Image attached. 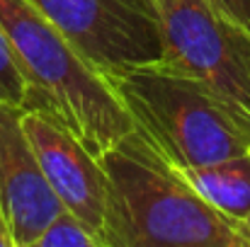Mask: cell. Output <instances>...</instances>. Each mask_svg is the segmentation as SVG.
Returning a JSON list of instances; mask_svg holds the SVG:
<instances>
[{"mask_svg": "<svg viewBox=\"0 0 250 247\" xmlns=\"http://www.w3.org/2000/svg\"><path fill=\"white\" fill-rule=\"evenodd\" d=\"M100 163L107 172L104 247H246L236 223L211 209L139 129Z\"/></svg>", "mask_w": 250, "mask_h": 247, "instance_id": "1", "label": "cell"}, {"mask_svg": "<svg viewBox=\"0 0 250 247\" xmlns=\"http://www.w3.org/2000/svg\"><path fill=\"white\" fill-rule=\"evenodd\" d=\"M0 24L27 78L24 107L59 116L97 158L136 129L114 85L37 7L0 0Z\"/></svg>", "mask_w": 250, "mask_h": 247, "instance_id": "2", "label": "cell"}, {"mask_svg": "<svg viewBox=\"0 0 250 247\" xmlns=\"http://www.w3.org/2000/svg\"><path fill=\"white\" fill-rule=\"evenodd\" d=\"M112 85L136 129L175 170L250 153V119L187 73L151 63Z\"/></svg>", "mask_w": 250, "mask_h": 247, "instance_id": "3", "label": "cell"}, {"mask_svg": "<svg viewBox=\"0 0 250 247\" xmlns=\"http://www.w3.org/2000/svg\"><path fill=\"white\" fill-rule=\"evenodd\" d=\"M85 58L114 82L163 61L158 0H27Z\"/></svg>", "mask_w": 250, "mask_h": 247, "instance_id": "4", "label": "cell"}, {"mask_svg": "<svg viewBox=\"0 0 250 247\" xmlns=\"http://www.w3.org/2000/svg\"><path fill=\"white\" fill-rule=\"evenodd\" d=\"M163 61L187 73L250 119V32L209 0H158Z\"/></svg>", "mask_w": 250, "mask_h": 247, "instance_id": "5", "label": "cell"}, {"mask_svg": "<svg viewBox=\"0 0 250 247\" xmlns=\"http://www.w3.org/2000/svg\"><path fill=\"white\" fill-rule=\"evenodd\" d=\"M22 126L63 209L83 218L102 240L107 213V172L100 158L46 109L24 107Z\"/></svg>", "mask_w": 250, "mask_h": 247, "instance_id": "6", "label": "cell"}, {"mask_svg": "<svg viewBox=\"0 0 250 247\" xmlns=\"http://www.w3.org/2000/svg\"><path fill=\"white\" fill-rule=\"evenodd\" d=\"M63 211L22 126V107L0 102V216L12 247H34Z\"/></svg>", "mask_w": 250, "mask_h": 247, "instance_id": "7", "label": "cell"}, {"mask_svg": "<svg viewBox=\"0 0 250 247\" xmlns=\"http://www.w3.org/2000/svg\"><path fill=\"white\" fill-rule=\"evenodd\" d=\"M177 172L211 209L229 221L238 223L250 216V153Z\"/></svg>", "mask_w": 250, "mask_h": 247, "instance_id": "8", "label": "cell"}, {"mask_svg": "<svg viewBox=\"0 0 250 247\" xmlns=\"http://www.w3.org/2000/svg\"><path fill=\"white\" fill-rule=\"evenodd\" d=\"M34 247H102V240L83 218L63 209L44 228Z\"/></svg>", "mask_w": 250, "mask_h": 247, "instance_id": "9", "label": "cell"}, {"mask_svg": "<svg viewBox=\"0 0 250 247\" xmlns=\"http://www.w3.org/2000/svg\"><path fill=\"white\" fill-rule=\"evenodd\" d=\"M27 95H29V87H27V78L17 63V56H15V49L0 24V102H7L12 107H22L27 104Z\"/></svg>", "mask_w": 250, "mask_h": 247, "instance_id": "10", "label": "cell"}, {"mask_svg": "<svg viewBox=\"0 0 250 247\" xmlns=\"http://www.w3.org/2000/svg\"><path fill=\"white\" fill-rule=\"evenodd\" d=\"M221 15L250 32V0H209Z\"/></svg>", "mask_w": 250, "mask_h": 247, "instance_id": "11", "label": "cell"}, {"mask_svg": "<svg viewBox=\"0 0 250 247\" xmlns=\"http://www.w3.org/2000/svg\"><path fill=\"white\" fill-rule=\"evenodd\" d=\"M236 230H238V235L243 238V243H246V247H250V216H248V218H243V221H238V223H236Z\"/></svg>", "mask_w": 250, "mask_h": 247, "instance_id": "12", "label": "cell"}, {"mask_svg": "<svg viewBox=\"0 0 250 247\" xmlns=\"http://www.w3.org/2000/svg\"><path fill=\"white\" fill-rule=\"evenodd\" d=\"M0 247H12V238H10V230H7L5 221H0Z\"/></svg>", "mask_w": 250, "mask_h": 247, "instance_id": "13", "label": "cell"}, {"mask_svg": "<svg viewBox=\"0 0 250 247\" xmlns=\"http://www.w3.org/2000/svg\"><path fill=\"white\" fill-rule=\"evenodd\" d=\"M0 221H2V216H0Z\"/></svg>", "mask_w": 250, "mask_h": 247, "instance_id": "14", "label": "cell"}]
</instances>
